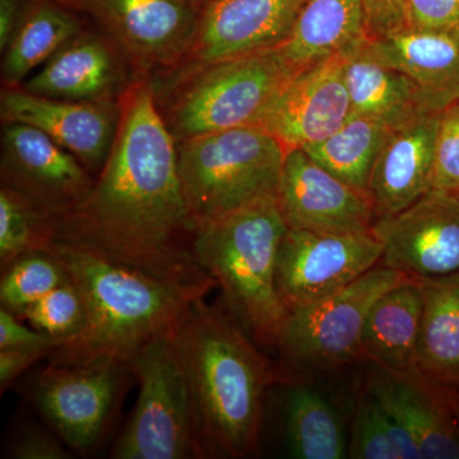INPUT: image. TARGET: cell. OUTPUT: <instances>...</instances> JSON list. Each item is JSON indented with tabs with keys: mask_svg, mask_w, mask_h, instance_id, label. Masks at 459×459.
Here are the masks:
<instances>
[{
	"mask_svg": "<svg viewBox=\"0 0 459 459\" xmlns=\"http://www.w3.org/2000/svg\"><path fill=\"white\" fill-rule=\"evenodd\" d=\"M113 146L80 204L49 221L50 241L140 271L197 301L217 286L195 255L198 226L178 170L177 141L147 81L119 100Z\"/></svg>",
	"mask_w": 459,
	"mask_h": 459,
	"instance_id": "6da1fadb",
	"label": "cell"
},
{
	"mask_svg": "<svg viewBox=\"0 0 459 459\" xmlns=\"http://www.w3.org/2000/svg\"><path fill=\"white\" fill-rule=\"evenodd\" d=\"M199 458H246L259 446L270 361L231 313L195 301L175 329Z\"/></svg>",
	"mask_w": 459,
	"mask_h": 459,
	"instance_id": "7a4b0ae2",
	"label": "cell"
},
{
	"mask_svg": "<svg viewBox=\"0 0 459 459\" xmlns=\"http://www.w3.org/2000/svg\"><path fill=\"white\" fill-rule=\"evenodd\" d=\"M44 250L62 263L84 305L82 328L51 350L50 364L115 360L129 367L144 344L177 328L195 303L168 283L82 247L50 241Z\"/></svg>",
	"mask_w": 459,
	"mask_h": 459,
	"instance_id": "3957f363",
	"label": "cell"
},
{
	"mask_svg": "<svg viewBox=\"0 0 459 459\" xmlns=\"http://www.w3.org/2000/svg\"><path fill=\"white\" fill-rule=\"evenodd\" d=\"M287 230L272 199L205 223L195 238L198 261L221 287L229 312L262 346L277 347L287 318L276 286Z\"/></svg>",
	"mask_w": 459,
	"mask_h": 459,
	"instance_id": "277c9868",
	"label": "cell"
},
{
	"mask_svg": "<svg viewBox=\"0 0 459 459\" xmlns=\"http://www.w3.org/2000/svg\"><path fill=\"white\" fill-rule=\"evenodd\" d=\"M177 151L181 189L198 229L277 198L287 150L261 126L186 138Z\"/></svg>",
	"mask_w": 459,
	"mask_h": 459,
	"instance_id": "5b68a950",
	"label": "cell"
},
{
	"mask_svg": "<svg viewBox=\"0 0 459 459\" xmlns=\"http://www.w3.org/2000/svg\"><path fill=\"white\" fill-rule=\"evenodd\" d=\"M295 72L277 49L186 68L162 113L175 141L261 126Z\"/></svg>",
	"mask_w": 459,
	"mask_h": 459,
	"instance_id": "8992f818",
	"label": "cell"
},
{
	"mask_svg": "<svg viewBox=\"0 0 459 459\" xmlns=\"http://www.w3.org/2000/svg\"><path fill=\"white\" fill-rule=\"evenodd\" d=\"M175 329L144 344L129 364L140 382V395L115 446L114 458L199 457L192 398Z\"/></svg>",
	"mask_w": 459,
	"mask_h": 459,
	"instance_id": "52a82bcc",
	"label": "cell"
},
{
	"mask_svg": "<svg viewBox=\"0 0 459 459\" xmlns=\"http://www.w3.org/2000/svg\"><path fill=\"white\" fill-rule=\"evenodd\" d=\"M410 277L379 263L349 286L290 310L277 347L295 365L312 369L365 360L361 334L371 307Z\"/></svg>",
	"mask_w": 459,
	"mask_h": 459,
	"instance_id": "ba28073f",
	"label": "cell"
},
{
	"mask_svg": "<svg viewBox=\"0 0 459 459\" xmlns=\"http://www.w3.org/2000/svg\"><path fill=\"white\" fill-rule=\"evenodd\" d=\"M204 5L195 0H75L140 71L178 68L186 59Z\"/></svg>",
	"mask_w": 459,
	"mask_h": 459,
	"instance_id": "9c48e42d",
	"label": "cell"
},
{
	"mask_svg": "<svg viewBox=\"0 0 459 459\" xmlns=\"http://www.w3.org/2000/svg\"><path fill=\"white\" fill-rule=\"evenodd\" d=\"M382 253L373 231L320 234L287 230L276 264L277 291L287 313L360 279L379 264Z\"/></svg>",
	"mask_w": 459,
	"mask_h": 459,
	"instance_id": "30bf717a",
	"label": "cell"
},
{
	"mask_svg": "<svg viewBox=\"0 0 459 459\" xmlns=\"http://www.w3.org/2000/svg\"><path fill=\"white\" fill-rule=\"evenodd\" d=\"M126 370L115 360L49 364L33 377L30 397L69 446L87 453L104 431Z\"/></svg>",
	"mask_w": 459,
	"mask_h": 459,
	"instance_id": "8fae6325",
	"label": "cell"
},
{
	"mask_svg": "<svg viewBox=\"0 0 459 459\" xmlns=\"http://www.w3.org/2000/svg\"><path fill=\"white\" fill-rule=\"evenodd\" d=\"M277 204L287 228L320 234H360L376 223L369 195L319 165L303 148L286 151Z\"/></svg>",
	"mask_w": 459,
	"mask_h": 459,
	"instance_id": "7c38bea8",
	"label": "cell"
},
{
	"mask_svg": "<svg viewBox=\"0 0 459 459\" xmlns=\"http://www.w3.org/2000/svg\"><path fill=\"white\" fill-rule=\"evenodd\" d=\"M2 184L16 190L49 221L74 210L95 181L77 157L22 123H3Z\"/></svg>",
	"mask_w": 459,
	"mask_h": 459,
	"instance_id": "4fadbf2b",
	"label": "cell"
},
{
	"mask_svg": "<svg viewBox=\"0 0 459 459\" xmlns=\"http://www.w3.org/2000/svg\"><path fill=\"white\" fill-rule=\"evenodd\" d=\"M380 264L427 280L459 272V198L428 192L406 210L377 220Z\"/></svg>",
	"mask_w": 459,
	"mask_h": 459,
	"instance_id": "5bb4252c",
	"label": "cell"
},
{
	"mask_svg": "<svg viewBox=\"0 0 459 459\" xmlns=\"http://www.w3.org/2000/svg\"><path fill=\"white\" fill-rule=\"evenodd\" d=\"M305 0H211L202 7L186 68L277 49Z\"/></svg>",
	"mask_w": 459,
	"mask_h": 459,
	"instance_id": "9a60e30c",
	"label": "cell"
},
{
	"mask_svg": "<svg viewBox=\"0 0 459 459\" xmlns=\"http://www.w3.org/2000/svg\"><path fill=\"white\" fill-rule=\"evenodd\" d=\"M119 102H78L45 98L5 87L0 96L3 123L39 129L80 160L89 171L101 170L119 123Z\"/></svg>",
	"mask_w": 459,
	"mask_h": 459,
	"instance_id": "2e32d148",
	"label": "cell"
},
{
	"mask_svg": "<svg viewBox=\"0 0 459 459\" xmlns=\"http://www.w3.org/2000/svg\"><path fill=\"white\" fill-rule=\"evenodd\" d=\"M344 53L299 71L274 102L262 128L286 150L319 143L349 119L351 102L344 82Z\"/></svg>",
	"mask_w": 459,
	"mask_h": 459,
	"instance_id": "e0dca14e",
	"label": "cell"
},
{
	"mask_svg": "<svg viewBox=\"0 0 459 459\" xmlns=\"http://www.w3.org/2000/svg\"><path fill=\"white\" fill-rule=\"evenodd\" d=\"M440 114L419 115L389 133L368 183L377 221L406 210L430 192Z\"/></svg>",
	"mask_w": 459,
	"mask_h": 459,
	"instance_id": "ac0fdd59",
	"label": "cell"
},
{
	"mask_svg": "<svg viewBox=\"0 0 459 459\" xmlns=\"http://www.w3.org/2000/svg\"><path fill=\"white\" fill-rule=\"evenodd\" d=\"M122 54L107 36L82 31L27 78L21 89L56 100L119 102L123 89Z\"/></svg>",
	"mask_w": 459,
	"mask_h": 459,
	"instance_id": "d6986e66",
	"label": "cell"
},
{
	"mask_svg": "<svg viewBox=\"0 0 459 459\" xmlns=\"http://www.w3.org/2000/svg\"><path fill=\"white\" fill-rule=\"evenodd\" d=\"M371 53L412 81L428 113L459 102V30L402 29L368 40Z\"/></svg>",
	"mask_w": 459,
	"mask_h": 459,
	"instance_id": "ffe728a7",
	"label": "cell"
},
{
	"mask_svg": "<svg viewBox=\"0 0 459 459\" xmlns=\"http://www.w3.org/2000/svg\"><path fill=\"white\" fill-rule=\"evenodd\" d=\"M367 386L412 435L422 459H459V427L434 382L415 368H377Z\"/></svg>",
	"mask_w": 459,
	"mask_h": 459,
	"instance_id": "44dd1931",
	"label": "cell"
},
{
	"mask_svg": "<svg viewBox=\"0 0 459 459\" xmlns=\"http://www.w3.org/2000/svg\"><path fill=\"white\" fill-rule=\"evenodd\" d=\"M422 313L424 291L420 279L410 277L380 296L361 334L365 360L391 371L415 368Z\"/></svg>",
	"mask_w": 459,
	"mask_h": 459,
	"instance_id": "7402d4cb",
	"label": "cell"
},
{
	"mask_svg": "<svg viewBox=\"0 0 459 459\" xmlns=\"http://www.w3.org/2000/svg\"><path fill=\"white\" fill-rule=\"evenodd\" d=\"M343 74L351 114L374 117L395 128L428 113L412 81L377 59L368 47V39L344 53Z\"/></svg>",
	"mask_w": 459,
	"mask_h": 459,
	"instance_id": "603a6c76",
	"label": "cell"
},
{
	"mask_svg": "<svg viewBox=\"0 0 459 459\" xmlns=\"http://www.w3.org/2000/svg\"><path fill=\"white\" fill-rule=\"evenodd\" d=\"M364 40V0H305L294 29L279 50L299 72Z\"/></svg>",
	"mask_w": 459,
	"mask_h": 459,
	"instance_id": "cb8c5ba5",
	"label": "cell"
},
{
	"mask_svg": "<svg viewBox=\"0 0 459 459\" xmlns=\"http://www.w3.org/2000/svg\"><path fill=\"white\" fill-rule=\"evenodd\" d=\"M421 283L424 313L415 369L459 391V272Z\"/></svg>",
	"mask_w": 459,
	"mask_h": 459,
	"instance_id": "d4e9b609",
	"label": "cell"
},
{
	"mask_svg": "<svg viewBox=\"0 0 459 459\" xmlns=\"http://www.w3.org/2000/svg\"><path fill=\"white\" fill-rule=\"evenodd\" d=\"M57 0H29L13 38L3 51L5 87H21L36 68L83 31L82 23Z\"/></svg>",
	"mask_w": 459,
	"mask_h": 459,
	"instance_id": "484cf974",
	"label": "cell"
},
{
	"mask_svg": "<svg viewBox=\"0 0 459 459\" xmlns=\"http://www.w3.org/2000/svg\"><path fill=\"white\" fill-rule=\"evenodd\" d=\"M392 129L382 120L351 114L333 134L303 150L344 183L368 193L371 169Z\"/></svg>",
	"mask_w": 459,
	"mask_h": 459,
	"instance_id": "4316f807",
	"label": "cell"
},
{
	"mask_svg": "<svg viewBox=\"0 0 459 459\" xmlns=\"http://www.w3.org/2000/svg\"><path fill=\"white\" fill-rule=\"evenodd\" d=\"M286 437L290 455L294 458L349 457V442L336 411L323 395L307 386H294L287 394Z\"/></svg>",
	"mask_w": 459,
	"mask_h": 459,
	"instance_id": "83f0119b",
	"label": "cell"
},
{
	"mask_svg": "<svg viewBox=\"0 0 459 459\" xmlns=\"http://www.w3.org/2000/svg\"><path fill=\"white\" fill-rule=\"evenodd\" d=\"M347 455L355 459H422L412 435L368 386L356 403Z\"/></svg>",
	"mask_w": 459,
	"mask_h": 459,
	"instance_id": "f1b7e54d",
	"label": "cell"
},
{
	"mask_svg": "<svg viewBox=\"0 0 459 459\" xmlns=\"http://www.w3.org/2000/svg\"><path fill=\"white\" fill-rule=\"evenodd\" d=\"M50 243L49 219L32 202L7 186L0 189V264L2 271L18 258Z\"/></svg>",
	"mask_w": 459,
	"mask_h": 459,
	"instance_id": "f546056e",
	"label": "cell"
},
{
	"mask_svg": "<svg viewBox=\"0 0 459 459\" xmlns=\"http://www.w3.org/2000/svg\"><path fill=\"white\" fill-rule=\"evenodd\" d=\"M68 280L62 263L49 250H36L3 270L0 303L4 309L20 316L30 305Z\"/></svg>",
	"mask_w": 459,
	"mask_h": 459,
	"instance_id": "4dcf8cb0",
	"label": "cell"
},
{
	"mask_svg": "<svg viewBox=\"0 0 459 459\" xmlns=\"http://www.w3.org/2000/svg\"><path fill=\"white\" fill-rule=\"evenodd\" d=\"M18 318L27 320L32 328L53 337L57 342L80 332L84 322L82 296L71 280L56 287L26 307Z\"/></svg>",
	"mask_w": 459,
	"mask_h": 459,
	"instance_id": "1f68e13d",
	"label": "cell"
},
{
	"mask_svg": "<svg viewBox=\"0 0 459 459\" xmlns=\"http://www.w3.org/2000/svg\"><path fill=\"white\" fill-rule=\"evenodd\" d=\"M430 190L459 198V102L440 114Z\"/></svg>",
	"mask_w": 459,
	"mask_h": 459,
	"instance_id": "d6a6232c",
	"label": "cell"
},
{
	"mask_svg": "<svg viewBox=\"0 0 459 459\" xmlns=\"http://www.w3.org/2000/svg\"><path fill=\"white\" fill-rule=\"evenodd\" d=\"M404 20L409 29L459 30V0H404Z\"/></svg>",
	"mask_w": 459,
	"mask_h": 459,
	"instance_id": "836d02e7",
	"label": "cell"
},
{
	"mask_svg": "<svg viewBox=\"0 0 459 459\" xmlns=\"http://www.w3.org/2000/svg\"><path fill=\"white\" fill-rule=\"evenodd\" d=\"M365 33L376 40L406 27L404 0H364Z\"/></svg>",
	"mask_w": 459,
	"mask_h": 459,
	"instance_id": "e575fe53",
	"label": "cell"
},
{
	"mask_svg": "<svg viewBox=\"0 0 459 459\" xmlns=\"http://www.w3.org/2000/svg\"><path fill=\"white\" fill-rule=\"evenodd\" d=\"M56 340L48 334L27 328L20 322L16 314L2 307L0 309V350L16 349V347H54Z\"/></svg>",
	"mask_w": 459,
	"mask_h": 459,
	"instance_id": "d590c367",
	"label": "cell"
},
{
	"mask_svg": "<svg viewBox=\"0 0 459 459\" xmlns=\"http://www.w3.org/2000/svg\"><path fill=\"white\" fill-rule=\"evenodd\" d=\"M51 347H16L0 350V389L4 392L23 371L49 356Z\"/></svg>",
	"mask_w": 459,
	"mask_h": 459,
	"instance_id": "8d00e7d4",
	"label": "cell"
},
{
	"mask_svg": "<svg viewBox=\"0 0 459 459\" xmlns=\"http://www.w3.org/2000/svg\"><path fill=\"white\" fill-rule=\"evenodd\" d=\"M12 457L17 459H66L71 458L62 444L42 431H26L12 446Z\"/></svg>",
	"mask_w": 459,
	"mask_h": 459,
	"instance_id": "74e56055",
	"label": "cell"
},
{
	"mask_svg": "<svg viewBox=\"0 0 459 459\" xmlns=\"http://www.w3.org/2000/svg\"><path fill=\"white\" fill-rule=\"evenodd\" d=\"M25 4L21 0H0V51L7 49L16 32Z\"/></svg>",
	"mask_w": 459,
	"mask_h": 459,
	"instance_id": "f35d334b",
	"label": "cell"
},
{
	"mask_svg": "<svg viewBox=\"0 0 459 459\" xmlns=\"http://www.w3.org/2000/svg\"><path fill=\"white\" fill-rule=\"evenodd\" d=\"M451 411L459 427V394L455 395V400L452 401Z\"/></svg>",
	"mask_w": 459,
	"mask_h": 459,
	"instance_id": "ab89813d",
	"label": "cell"
},
{
	"mask_svg": "<svg viewBox=\"0 0 459 459\" xmlns=\"http://www.w3.org/2000/svg\"><path fill=\"white\" fill-rule=\"evenodd\" d=\"M57 2L62 3V4L66 5L68 8L74 9L75 0H57Z\"/></svg>",
	"mask_w": 459,
	"mask_h": 459,
	"instance_id": "60d3db41",
	"label": "cell"
},
{
	"mask_svg": "<svg viewBox=\"0 0 459 459\" xmlns=\"http://www.w3.org/2000/svg\"><path fill=\"white\" fill-rule=\"evenodd\" d=\"M195 2L199 3V4L204 5L205 3L211 2V0H195Z\"/></svg>",
	"mask_w": 459,
	"mask_h": 459,
	"instance_id": "b9f144b4",
	"label": "cell"
}]
</instances>
